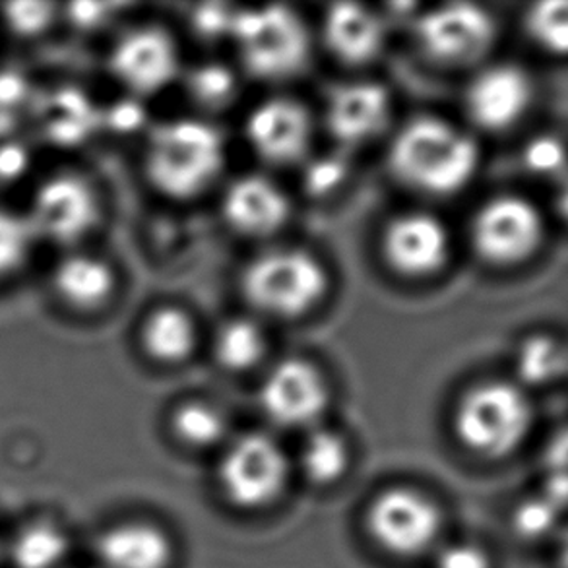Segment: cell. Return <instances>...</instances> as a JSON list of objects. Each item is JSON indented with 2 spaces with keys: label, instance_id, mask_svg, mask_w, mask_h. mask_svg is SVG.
<instances>
[{
  "label": "cell",
  "instance_id": "6da1fadb",
  "mask_svg": "<svg viewBox=\"0 0 568 568\" xmlns=\"http://www.w3.org/2000/svg\"><path fill=\"white\" fill-rule=\"evenodd\" d=\"M388 162L404 185L443 196L462 191L474 179L479 148L448 121L419 116L396 134Z\"/></svg>",
  "mask_w": 568,
  "mask_h": 568
},
{
  "label": "cell",
  "instance_id": "7a4b0ae2",
  "mask_svg": "<svg viewBox=\"0 0 568 568\" xmlns=\"http://www.w3.org/2000/svg\"><path fill=\"white\" fill-rule=\"evenodd\" d=\"M225 140L214 124L175 119L155 126L146 146V173L158 191L192 199L222 173Z\"/></svg>",
  "mask_w": 568,
  "mask_h": 568
},
{
  "label": "cell",
  "instance_id": "3957f363",
  "mask_svg": "<svg viewBox=\"0 0 568 568\" xmlns=\"http://www.w3.org/2000/svg\"><path fill=\"white\" fill-rule=\"evenodd\" d=\"M534 412L528 396L507 383H485L466 392L454 414V430L469 453L500 460L528 438Z\"/></svg>",
  "mask_w": 568,
  "mask_h": 568
},
{
  "label": "cell",
  "instance_id": "277c9868",
  "mask_svg": "<svg viewBox=\"0 0 568 568\" xmlns=\"http://www.w3.org/2000/svg\"><path fill=\"white\" fill-rule=\"evenodd\" d=\"M241 287L254 308L277 318H293L318 305L328 290V274L313 254L277 248L246 266Z\"/></svg>",
  "mask_w": 568,
  "mask_h": 568
},
{
  "label": "cell",
  "instance_id": "5b68a950",
  "mask_svg": "<svg viewBox=\"0 0 568 568\" xmlns=\"http://www.w3.org/2000/svg\"><path fill=\"white\" fill-rule=\"evenodd\" d=\"M231 39L243 67L261 80L295 77L311 53L305 23L285 7L239 8Z\"/></svg>",
  "mask_w": 568,
  "mask_h": 568
},
{
  "label": "cell",
  "instance_id": "8992f818",
  "mask_svg": "<svg viewBox=\"0 0 568 568\" xmlns=\"http://www.w3.org/2000/svg\"><path fill=\"white\" fill-rule=\"evenodd\" d=\"M287 458L274 438L248 433L227 448L220 466L225 499L243 510L272 505L287 485Z\"/></svg>",
  "mask_w": 568,
  "mask_h": 568
},
{
  "label": "cell",
  "instance_id": "52a82bcc",
  "mask_svg": "<svg viewBox=\"0 0 568 568\" xmlns=\"http://www.w3.org/2000/svg\"><path fill=\"white\" fill-rule=\"evenodd\" d=\"M544 217L530 200L497 196L477 210L471 243L484 261L495 266H516L528 261L544 241Z\"/></svg>",
  "mask_w": 568,
  "mask_h": 568
},
{
  "label": "cell",
  "instance_id": "ba28073f",
  "mask_svg": "<svg viewBox=\"0 0 568 568\" xmlns=\"http://www.w3.org/2000/svg\"><path fill=\"white\" fill-rule=\"evenodd\" d=\"M367 528L384 551L417 557L435 546L443 530V515L429 497L396 487L371 503Z\"/></svg>",
  "mask_w": 568,
  "mask_h": 568
},
{
  "label": "cell",
  "instance_id": "9c48e42d",
  "mask_svg": "<svg viewBox=\"0 0 568 568\" xmlns=\"http://www.w3.org/2000/svg\"><path fill=\"white\" fill-rule=\"evenodd\" d=\"M415 36L433 61L464 67L487 54L497 38V26L484 8L458 2L419 16Z\"/></svg>",
  "mask_w": 568,
  "mask_h": 568
},
{
  "label": "cell",
  "instance_id": "30bf717a",
  "mask_svg": "<svg viewBox=\"0 0 568 568\" xmlns=\"http://www.w3.org/2000/svg\"><path fill=\"white\" fill-rule=\"evenodd\" d=\"M26 215L36 237L70 245L93 230L100 217V202L85 179L61 173L39 186Z\"/></svg>",
  "mask_w": 568,
  "mask_h": 568
},
{
  "label": "cell",
  "instance_id": "8fae6325",
  "mask_svg": "<svg viewBox=\"0 0 568 568\" xmlns=\"http://www.w3.org/2000/svg\"><path fill=\"white\" fill-rule=\"evenodd\" d=\"M328 404L323 373L305 359H285L270 371L261 388V406L280 427H305L316 422Z\"/></svg>",
  "mask_w": 568,
  "mask_h": 568
},
{
  "label": "cell",
  "instance_id": "7c38bea8",
  "mask_svg": "<svg viewBox=\"0 0 568 568\" xmlns=\"http://www.w3.org/2000/svg\"><path fill=\"white\" fill-rule=\"evenodd\" d=\"M111 70L134 95L162 92L178 78L179 51L168 31L136 28L116 41Z\"/></svg>",
  "mask_w": 568,
  "mask_h": 568
},
{
  "label": "cell",
  "instance_id": "4fadbf2b",
  "mask_svg": "<svg viewBox=\"0 0 568 568\" xmlns=\"http://www.w3.org/2000/svg\"><path fill=\"white\" fill-rule=\"evenodd\" d=\"M383 253L392 268L404 276H430L448 261L450 235L435 215H398L384 230Z\"/></svg>",
  "mask_w": 568,
  "mask_h": 568
},
{
  "label": "cell",
  "instance_id": "5bb4252c",
  "mask_svg": "<svg viewBox=\"0 0 568 568\" xmlns=\"http://www.w3.org/2000/svg\"><path fill=\"white\" fill-rule=\"evenodd\" d=\"M534 84L515 64H495L481 70L466 92L471 121L485 131H505L518 123L530 108Z\"/></svg>",
  "mask_w": 568,
  "mask_h": 568
},
{
  "label": "cell",
  "instance_id": "9a60e30c",
  "mask_svg": "<svg viewBox=\"0 0 568 568\" xmlns=\"http://www.w3.org/2000/svg\"><path fill=\"white\" fill-rule=\"evenodd\" d=\"M313 123L307 109L292 100H268L246 119V139L262 160L277 165L307 154Z\"/></svg>",
  "mask_w": 568,
  "mask_h": 568
},
{
  "label": "cell",
  "instance_id": "2e32d148",
  "mask_svg": "<svg viewBox=\"0 0 568 568\" xmlns=\"http://www.w3.org/2000/svg\"><path fill=\"white\" fill-rule=\"evenodd\" d=\"M390 116V95L375 82H352L336 88L326 103V124L347 146L377 136Z\"/></svg>",
  "mask_w": 568,
  "mask_h": 568
},
{
  "label": "cell",
  "instance_id": "e0dca14e",
  "mask_svg": "<svg viewBox=\"0 0 568 568\" xmlns=\"http://www.w3.org/2000/svg\"><path fill=\"white\" fill-rule=\"evenodd\" d=\"M223 215L239 233L261 237L287 222L290 200L274 181L262 175H245L233 181L225 191Z\"/></svg>",
  "mask_w": 568,
  "mask_h": 568
},
{
  "label": "cell",
  "instance_id": "ac0fdd59",
  "mask_svg": "<svg viewBox=\"0 0 568 568\" xmlns=\"http://www.w3.org/2000/svg\"><path fill=\"white\" fill-rule=\"evenodd\" d=\"M384 36L381 16L359 4H334L324 18L326 45L349 64H363L378 57Z\"/></svg>",
  "mask_w": 568,
  "mask_h": 568
},
{
  "label": "cell",
  "instance_id": "d6986e66",
  "mask_svg": "<svg viewBox=\"0 0 568 568\" xmlns=\"http://www.w3.org/2000/svg\"><path fill=\"white\" fill-rule=\"evenodd\" d=\"M171 557V539L152 524H121L98 541L101 568H168Z\"/></svg>",
  "mask_w": 568,
  "mask_h": 568
},
{
  "label": "cell",
  "instance_id": "ffe728a7",
  "mask_svg": "<svg viewBox=\"0 0 568 568\" xmlns=\"http://www.w3.org/2000/svg\"><path fill=\"white\" fill-rule=\"evenodd\" d=\"M54 290L70 307L98 308L111 297L115 274L108 262L90 254H72L59 262L53 276Z\"/></svg>",
  "mask_w": 568,
  "mask_h": 568
},
{
  "label": "cell",
  "instance_id": "44dd1931",
  "mask_svg": "<svg viewBox=\"0 0 568 568\" xmlns=\"http://www.w3.org/2000/svg\"><path fill=\"white\" fill-rule=\"evenodd\" d=\"M101 126V111L78 90L54 92L43 108V129L59 144H78Z\"/></svg>",
  "mask_w": 568,
  "mask_h": 568
},
{
  "label": "cell",
  "instance_id": "7402d4cb",
  "mask_svg": "<svg viewBox=\"0 0 568 568\" xmlns=\"http://www.w3.org/2000/svg\"><path fill=\"white\" fill-rule=\"evenodd\" d=\"M142 346L158 362H183L196 346L194 321L183 308H158L142 326Z\"/></svg>",
  "mask_w": 568,
  "mask_h": 568
},
{
  "label": "cell",
  "instance_id": "603a6c76",
  "mask_svg": "<svg viewBox=\"0 0 568 568\" xmlns=\"http://www.w3.org/2000/svg\"><path fill=\"white\" fill-rule=\"evenodd\" d=\"M70 539L61 526L36 523L23 528L10 547L16 568H59L67 559Z\"/></svg>",
  "mask_w": 568,
  "mask_h": 568
},
{
  "label": "cell",
  "instance_id": "cb8c5ba5",
  "mask_svg": "<svg viewBox=\"0 0 568 568\" xmlns=\"http://www.w3.org/2000/svg\"><path fill=\"white\" fill-rule=\"evenodd\" d=\"M301 464L311 484H338L349 468V448L338 433L316 429L305 440Z\"/></svg>",
  "mask_w": 568,
  "mask_h": 568
},
{
  "label": "cell",
  "instance_id": "d4e9b609",
  "mask_svg": "<svg viewBox=\"0 0 568 568\" xmlns=\"http://www.w3.org/2000/svg\"><path fill=\"white\" fill-rule=\"evenodd\" d=\"M215 359L227 371H246L261 362L266 352V336L248 318L223 324L214 342Z\"/></svg>",
  "mask_w": 568,
  "mask_h": 568
},
{
  "label": "cell",
  "instance_id": "484cf974",
  "mask_svg": "<svg viewBox=\"0 0 568 568\" xmlns=\"http://www.w3.org/2000/svg\"><path fill=\"white\" fill-rule=\"evenodd\" d=\"M171 423L179 440L194 448L217 445L227 430L222 412L206 402H186L179 406Z\"/></svg>",
  "mask_w": 568,
  "mask_h": 568
},
{
  "label": "cell",
  "instance_id": "4316f807",
  "mask_svg": "<svg viewBox=\"0 0 568 568\" xmlns=\"http://www.w3.org/2000/svg\"><path fill=\"white\" fill-rule=\"evenodd\" d=\"M516 367L528 383H554L568 375V349L547 336L528 339L518 352Z\"/></svg>",
  "mask_w": 568,
  "mask_h": 568
},
{
  "label": "cell",
  "instance_id": "83f0119b",
  "mask_svg": "<svg viewBox=\"0 0 568 568\" xmlns=\"http://www.w3.org/2000/svg\"><path fill=\"white\" fill-rule=\"evenodd\" d=\"M526 30L547 53L568 57V2H539L526 16Z\"/></svg>",
  "mask_w": 568,
  "mask_h": 568
},
{
  "label": "cell",
  "instance_id": "f1b7e54d",
  "mask_svg": "<svg viewBox=\"0 0 568 568\" xmlns=\"http://www.w3.org/2000/svg\"><path fill=\"white\" fill-rule=\"evenodd\" d=\"M562 516L565 508L539 491L518 503L513 513V530L524 541H541L561 528Z\"/></svg>",
  "mask_w": 568,
  "mask_h": 568
},
{
  "label": "cell",
  "instance_id": "f546056e",
  "mask_svg": "<svg viewBox=\"0 0 568 568\" xmlns=\"http://www.w3.org/2000/svg\"><path fill=\"white\" fill-rule=\"evenodd\" d=\"M186 90L202 108L222 109L230 105L237 93V80L227 67L206 62L192 70L186 78Z\"/></svg>",
  "mask_w": 568,
  "mask_h": 568
},
{
  "label": "cell",
  "instance_id": "4dcf8cb0",
  "mask_svg": "<svg viewBox=\"0 0 568 568\" xmlns=\"http://www.w3.org/2000/svg\"><path fill=\"white\" fill-rule=\"evenodd\" d=\"M36 239L28 215L0 207V277L10 276L22 266Z\"/></svg>",
  "mask_w": 568,
  "mask_h": 568
},
{
  "label": "cell",
  "instance_id": "1f68e13d",
  "mask_svg": "<svg viewBox=\"0 0 568 568\" xmlns=\"http://www.w3.org/2000/svg\"><path fill=\"white\" fill-rule=\"evenodd\" d=\"M541 491L568 510V427L555 433L544 448Z\"/></svg>",
  "mask_w": 568,
  "mask_h": 568
},
{
  "label": "cell",
  "instance_id": "d6a6232c",
  "mask_svg": "<svg viewBox=\"0 0 568 568\" xmlns=\"http://www.w3.org/2000/svg\"><path fill=\"white\" fill-rule=\"evenodd\" d=\"M524 165L539 179H562L568 175V150L561 139L549 134L536 136L524 148Z\"/></svg>",
  "mask_w": 568,
  "mask_h": 568
},
{
  "label": "cell",
  "instance_id": "836d02e7",
  "mask_svg": "<svg viewBox=\"0 0 568 568\" xmlns=\"http://www.w3.org/2000/svg\"><path fill=\"white\" fill-rule=\"evenodd\" d=\"M4 20L20 36H36L53 20V7L45 2H14L4 7Z\"/></svg>",
  "mask_w": 568,
  "mask_h": 568
},
{
  "label": "cell",
  "instance_id": "e575fe53",
  "mask_svg": "<svg viewBox=\"0 0 568 568\" xmlns=\"http://www.w3.org/2000/svg\"><path fill=\"white\" fill-rule=\"evenodd\" d=\"M239 8L230 4H202L192 14V28L206 39L231 38Z\"/></svg>",
  "mask_w": 568,
  "mask_h": 568
},
{
  "label": "cell",
  "instance_id": "d590c367",
  "mask_svg": "<svg viewBox=\"0 0 568 568\" xmlns=\"http://www.w3.org/2000/svg\"><path fill=\"white\" fill-rule=\"evenodd\" d=\"M146 123V111L134 98L116 101L108 111H101V126H108L111 131L131 134L142 129Z\"/></svg>",
  "mask_w": 568,
  "mask_h": 568
},
{
  "label": "cell",
  "instance_id": "8d00e7d4",
  "mask_svg": "<svg viewBox=\"0 0 568 568\" xmlns=\"http://www.w3.org/2000/svg\"><path fill=\"white\" fill-rule=\"evenodd\" d=\"M346 162L339 155H324L321 160H315L305 173L307 189L313 194L331 192L334 186L342 183V179L346 178Z\"/></svg>",
  "mask_w": 568,
  "mask_h": 568
},
{
  "label": "cell",
  "instance_id": "74e56055",
  "mask_svg": "<svg viewBox=\"0 0 568 568\" xmlns=\"http://www.w3.org/2000/svg\"><path fill=\"white\" fill-rule=\"evenodd\" d=\"M437 568H493V559L484 547L458 541L438 554Z\"/></svg>",
  "mask_w": 568,
  "mask_h": 568
},
{
  "label": "cell",
  "instance_id": "f35d334b",
  "mask_svg": "<svg viewBox=\"0 0 568 568\" xmlns=\"http://www.w3.org/2000/svg\"><path fill=\"white\" fill-rule=\"evenodd\" d=\"M26 165V148L18 140L8 139V126H0V181H12L22 175Z\"/></svg>",
  "mask_w": 568,
  "mask_h": 568
},
{
  "label": "cell",
  "instance_id": "ab89813d",
  "mask_svg": "<svg viewBox=\"0 0 568 568\" xmlns=\"http://www.w3.org/2000/svg\"><path fill=\"white\" fill-rule=\"evenodd\" d=\"M115 10L113 4H93V2H82V4H72L69 7L70 20L80 26V28H100L111 18V12Z\"/></svg>",
  "mask_w": 568,
  "mask_h": 568
},
{
  "label": "cell",
  "instance_id": "60d3db41",
  "mask_svg": "<svg viewBox=\"0 0 568 568\" xmlns=\"http://www.w3.org/2000/svg\"><path fill=\"white\" fill-rule=\"evenodd\" d=\"M26 98V82L20 77H0V109L10 111Z\"/></svg>",
  "mask_w": 568,
  "mask_h": 568
},
{
  "label": "cell",
  "instance_id": "b9f144b4",
  "mask_svg": "<svg viewBox=\"0 0 568 568\" xmlns=\"http://www.w3.org/2000/svg\"><path fill=\"white\" fill-rule=\"evenodd\" d=\"M557 567L568 568V526L559 531L557 538Z\"/></svg>",
  "mask_w": 568,
  "mask_h": 568
},
{
  "label": "cell",
  "instance_id": "7bdbcfd3",
  "mask_svg": "<svg viewBox=\"0 0 568 568\" xmlns=\"http://www.w3.org/2000/svg\"><path fill=\"white\" fill-rule=\"evenodd\" d=\"M557 210L562 220L568 223V175L562 179L559 192H557Z\"/></svg>",
  "mask_w": 568,
  "mask_h": 568
}]
</instances>
